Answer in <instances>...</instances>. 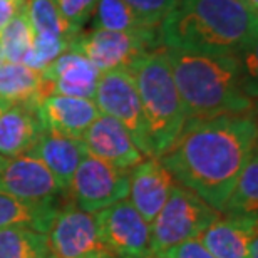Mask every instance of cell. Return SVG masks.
I'll return each instance as SVG.
<instances>
[{
    "label": "cell",
    "instance_id": "cell-9",
    "mask_svg": "<svg viewBox=\"0 0 258 258\" xmlns=\"http://www.w3.org/2000/svg\"><path fill=\"white\" fill-rule=\"evenodd\" d=\"M50 253L55 258H104L114 256L102 241L92 213L67 200L59 206L47 231Z\"/></svg>",
    "mask_w": 258,
    "mask_h": 258
},
{
    "label": "cell",
    "instance_id": "cell-27",
    "mask_svg": "<svg viewBox=\"0 0 258 258\" xmlns=\"http://www.w3.org/2000/svg\"><path fill=\"white\" fill-rule=\"evenodd\" d=\"M52 4L72 27L81 30L82 25L92 17L97 0H52Z\"/></svg>",
    "mask_w": 258,
    "mask_h": 258
},
{
    "label": "cell",
    "instance_id": "cell-23",
    "mask_svg": "<svg viewBox=\"0 0 258 258\" xmlns=\"http://www.w3.org/2000/svg\"><path fill=\"white\" fill-rule=\"evenodd\" d=\"M47 235L24 226L0 230V258H50Z\"/></svg>",
    "mask_w": 258,
    "mask_h": 258
},
{
    "label": "cell",
    "instance_id": "cell-29",
    "mask_svg": "<svg viewBox=\"0 0 258 258\" xmlns=\"http://www.w3.org/2000/svg\"><path fill=\"white\" fill-rule=\"evenodd\" d=\"M27 0H0V34L12 22V19L25 9Z\"/></svg>",
    "mask_w": 258,
    "mask_h": 258
},
{
    "label": "cell",
    "instance_id": "cell-7",
    "mask_svg": "<svg viewBox=\"0 0 258 258\" xmlns=\"http://www.w3.org/2000/svg\"><path fill=\"white\" fill-rule=\"evenodd\" d=\"M94 102L101 114L121 122L146 158H154L149 148L141 101L131 72L126 69L102 72L94 92Z\"/></svg>",
    "mask_w": 258,
    "mask_h": 258
},
{
    "label": "cell",
    "instance_id": "cell-4",
    "mask_svg": "<svg viewBox=\"0 0 258 258\" xmlns=\"http://www.w3.org/2000/svg\"><path fill=\"white\" fill-rule=\"evenodd\" d=\"M129 72L141 101L149 148L153 156L159 158L171 148L188 121L164 47L143 55Z\"/></svg>",
    "mask_w": 258,
    "mask_h": 258
},
{
    "label": "cell",
    "instance_id": "cell-21",
    "mask_svg": "<svg viewBox=\"0 0 258 258\" xmlns=\"http://www.w3.org/2000/svg\"><path fill=\"white\" fill-rule=\"evenodd\" d=\"M258 159L256 153L245 164L220 215L236 218H258Z\"/></svg>",
    "mask_w": 258,
    "mask_h": 258
},
{
    "label": "cell",
    "instance_id": "cell-16",
    "mask_svg": "<svg viewBox=\"0 0 258 258\" xmlns=\"http://www.w3.org/2000/svg\"><path fill=\"white\" fill-rule=\"evenodd\" d=\"M258 218L220 215L198 240L215 258H246L250 243L256 238Z\"/></svg>",
    "mask_w": 258,
    "mask_h": 258
},
{
    "label": "cell",
    "instance_id": "cell-30",
    "mask_svg": "<svg viewBox=\"0 0 258 258\" xmlns=\"http://www.w3.org/2000/svg\"><path fill=\"white\" fill-rule=\"evenodd\" d=\"M241 4L243 5H246L251 12H255V14H258V0H240Z\"/></svg>",
    "mask_w": 258,
    "mask_h": 258
},
{
    "label": "cell",
    "instance_id": "cell-17",
    "mask_svg": "<svg viewBox=\"0 0 258 258\" xmlns=\"http://www.w3.org/2000/svg\"><path fill=\"white\" fill-rule=\"evenodd\" d=\"M25 154L37 158L67 189L77 166L89 153H87L82 139H72L50 131H44L34 146L29 149V153Z\"/></svg>",
    "mask_w": 258,
    "mask_h": 258
},
{
    "label": "cell",
    "instance_id": "cell-12",
    "mask_svg": "<svg viewBox=\"0 0 258 258\" xmlns=\"http://www.w3.org/2000/svg\"><path fill=\"white\" fill-rule=\"evenodd\" d=\"M82 143L86 144L91 156L99 158L124 171H131L146 158L139 151L124 126L106 114H99L87 127Z\"/></svg>",
    "mask_w": 258,
    "mask_h": 258
},
{
    "label": "cell",
    "instance_id": "cell-13",
    "mask_svg": "<svg viewBox=\"0 0 258 258\" xmlns=\"http://www.w3.org/2000/svg\"><path fill=\"white\" fill-rule=\"evenodd\" d=\"M44 97L59 94L94 99L101 72L76 50L67 49L42 71Z\"/></svg>",
    "mask_w": 258,
    "mask_h": 258
},
{
    "label": "cell",
    "instance_id": "cell-15",
    "mask_svg": "<svg viewBox=\"0 0 258 258\" xmlns=\"http://www.w3.org/2000/svg\"><path fill=\"white\" fill-rule=\"evenodd\" d=\"M37 112L44 131L60 136L82 139L96 117L101 114L94 99L52 94L39 102Z\"/></svg>",
    "mask_w": 258,
    "mask_h": 258
},
{
    "label": "cell",
    "instance_id": "cell-24",
    "mask_svg": "<svg viewBox=\"0 0 258 258\" xmlns=\"http://www.w3.org/2000/svg\"><path fill=\"white\" fill-rule=\"evenodd\" d=\"M25 14L34 34H47L72 40L81 32L60 15L52 0H27Z\"/></svg>",
    "mask_w": 258,
    "mask_h": 258
},
{
    "label": "cell",
    "instance_id": "cell-28",
    "mask_svg": "<svg viewBox=\"0 0 258 258\" xmlns=\"http://www.w3.org/2000/svg\"><path fill=\"white\" fill-rule=\"evenodd\" d=\"M156 256H163V258H215L208 250L205 248L203 243H201L198 238L186 240V241H183V243L174 245L171 248L161 251V253Z\"/></svg>",
    "mask_w": 258,
    "mask_h": 258
},
{
    "label": "cell",
    "instance_id": "cell-34",
    "mask_svg": "<svg viewBox=\"0 0 258 258\" xmlns=\"http://www.w3.org/2000/svg\"><path fill=\"white\" fill-rule=\"evenodd\" d=\"M50 258H55V256H50ZM104 258H116V256H104Z\"/></svg>",
    "mask_w": 258,
    "mask_h": 258
},
{
    "label": "cell",
    "instance_id": "cell-19",
    "mask_svg": "<svg viewBox=\"0 0 258 258\" xmlns=\"http://www.w3.org/2000/svg\"><path fill=\"white\" fill-rule=\"evenodd\" d=\"M44 77L27 64L0 62V99L12 104H25L37 107L44 99Z\"/></svg>",
    "mask_w": 258,
    "mask_h": 258
},
{
    "label": "cell",
    "instance_id": "cell-10",
    "mask_svg": "<svg viewBox=\"0 0 258 258\" xmlns=\"http://www.w3.org/2000/svg\"><path fill=\"white\" fill-rule=\"evenodd\" d=\"M97 231L116 258H153L151 225L122 200L94 213Z\"/></svg>",
    "mask_w": 258,
    "mask_h": 258
},
{
    "label": "cell",
    "instance_id": "cell-1",
    "mask_svg": "<svg viewBox=\"0 0 258 258\" xmlns=\"http://www.w3.org/2000/svg\"><path fill=\"white\" fill-rule=\"evenodd\" d=\"M255 153V116L223 114L188 119L159 161L178 184L221 213L240 173Z\"/></svg>",
    "mask_w": 258,
    "mask_h": 258
},
{
    "label": "cell",
    "instance_id": "cell-11",
    "mask_svg": "<svg viewBox=\"0 0 258 258\" xmlns=\"http://www.w3.org/2000/svg\"><path fill=\"white\" fill-rule=\"evenodd\" d=\"M0 191L35 205H60L67 189L30 154L5 159L0 166Z\"/></svg>",
    "mask_w": 258,
    "mask_h": 258
},
{
    "label": "cell",
    "instance_id": "cell-20",
    "mask_svg": "<svg viewBox=\"0 0 258 258\" xmlns=\"http://www.w3.org/2000/svg\"><path fill=\"white\" fill-rule=\"evenodd\" d=\"M60 205L27 203L12 195L0 191V230L24 226L47 235Z\"/></svg>",
    "mask_w": 258,
    "mask_h": 258
},
{
    "label": "cell",
    "instance_id": "cell-26",
    "mask_svg": "<svg viewBox=\"0 0 258 258\" xmlns=\"http://www.w3.org/2000/svg\"><path fill=\"white\" fill-rule=\"evenodd\" d=\"M124 2L143 19L148 27L158 29L178 0H124Z\"/></svg>",
    "mask_w": 258,
    "mask_h": 258
},
{
    "label": "cell",
    "instance_id": "cell-33",
    "mask_svg": "<svg viewBox=\"0 0 258 258\" xmlns=\"http://www.w3.org/2000/svg\"><path fill=\"white\" fill-rule=\"evenodd\" d=\"M5 161V158H2V156H0V166H2V163Z\"/></svg>",
    "mask_w": 258,
    "mask_h": 258
},
{
    "label": "cell",
    "instance_id": "cell-2",
    "mask_svg": "<svg viewBox=\"0 0 258 258\" xmlns=\"http://www.w3.org/2000/svg\"><path fill=\"white\" fill-rule=\"evenodd\" d=\"M188 119L253 114L255 82L236 54H203L164 47Z\"/></svg>",
    "mask_w": 258,
    "mask_h": 258
},
{
    "label": "cell",
    "instance_id": "cell-18",
    "mask_svg": "<svg viewBox=\"0 0 258 258\" xmlns=\"http://www.w3.org/2000/svg\"><path fill=\"white\" fill-rule=\"evenodd\" d=\"M42 133L44 126L37 107L25 104L9 106L0 116V156L10 159L29 153Z\"/></svg>",
    "mask_w": 258,
    "mask_h": 258
},
{
    "label": "cell",
    "instance_id": "cell-32",
    "mask_svg": "<svg viewBox=\"0 0 258 258\" xmlns=\"http://www.w3.org/2000/svg\"><path fill=\"white\" fill-rule=\"evenodd\" d=\"M0 62H4V52H2V45H0Z\"/></svg>",
    "mask_w": 258,
    "mask_h": 258
},
{
    "label": "cell",
    "instance_id": "cell-8",
    "mask_svg": "<svg viewBox=\"0 0 258 258\" xmlns=\"http://www.w3.org/2000/svg\"><path fill=\"white\" fill-rule=\"evenodd\" d=\"M127 193L129 171L87 154L71 179L67 200L82 211L94 215L117 201L126 200Z\"/></svg>",
    "mask_w": 258,
    "mask_h": 258
},
{
    "label": "cell",
    "instance_id": "cell-6",
    "mask_svg": "<svg viewBox=\"0 0 258 258\" xmlns=\"http://www.w3.org/2000/svg\"><path fill=\"white\" fill-rule=\"evenodd\" d=\"M163 47L158 30L144 34L111 32V30L92 29L79 32L71 40L69 49L76 50L101 72L129 71L134 62L154 49Z\"/></svg>",
    "mask_w": 258,
    "mask_h": 258
},
{
    "label": "cell",
    "instance_id": "cell-22",
    "mask_svg": "<svg viewBox=\"0 0 258 258\" xmlns=\"http://www.w3.org/2000/svg\"><path fill=\"white\" fill-rule=\"evenodd\" d=\"M92 27L111 32H133L144 34L158 29L148 27L143 19L129 7L124 0H97L92 12Z\"/></svg>",
    "mask_w": 258,
    "mask_h": 258
},
{
    "label": "cell",
    "instance_id": "cell-35",
    "mask_svg": "<svg viewBox=\"0 0 258 258\" xmlns=\"http://www.w3.org/2000/svg\"><path fill=\"white\" fill-rule=\"evenodd\" d=\"M153 258H163V256H153Z\"/></svg>",
    "mask_w": 258,
    "mask_h": 258
},
{
    "label": "cell",
    "instance_id": "cell-3",
    "mask_svg": "<svg viewBox=\"0 0 258 258\" xmlns=\"http://www.w3.org/2000/svg\"><path fill=\"white\" fill-rule=\"evenodd\" d=\"M158 34L168 49L241 55L256 49L258 14L240 0H178Z\"/></svg>",
    "mask_w": 258,
    "mask_h": 258
},
{
    "label": "cell",
    "instance_id": "cell-14",
    "mask_svg": "<svg viewBox=\"0 0 258 258\" xmlns=\"http://www.w3.org/2000/svg\"><path fill=\"white\" fill-rule=\"evenodd\" d=\"M174 184L176 181L159 158H144L129 171V203L151 225Z\"/></svg>",
    "mask_w": 258,
    "mask_h": 258
},
{
    "label": "cell",
    "instance_id": "cell-31",
    "mask_svg": "<svg viewBox=\"0 0 258 258\" xmlns=\"http://www.w3.org/2000/svg\"><path fill=\"white\" fill-rule=\"evenodd\" d=\"M9 106H10V104H9V102H7V101L0 99V116H2V114H4V112H5V111H7V109H9Z\"/></svg>",
    "mask_w": 258,
    "mask_h": 258
},
{
    "label": "cell",
    "instance_id": "cell-5",
    "mask_svg": "<svg viewBox=\"0 0 258 258\" xmlns=\"http://www.w3.org/2000/svg\"><path fill=\"white\" fill-rule=\"evenodd\" d=\"M220 213L191 189L174 184L166 203L151 223L154 256L186 240L198 238Z\"/></svg>",
    "mask_w": 258,
    "mask_h": 258
},
{
    "label": "cell",
    "instance_id": "cell-25",
    "mask_svg": "<svg viewBox=\"0 0 258 258\" xmlns=\"http://www.w3.org/2000/svg\"><path fill=\"white\" fill-rule=\"evenodd\" d=\"M34 32L25 14V9L12 19L4 32L0 34V45H2L4 60L17 64H29L32 54Z\"/></svg>",
    "mask_w": 258,
    "mask_h": 258
}]
</instances>
